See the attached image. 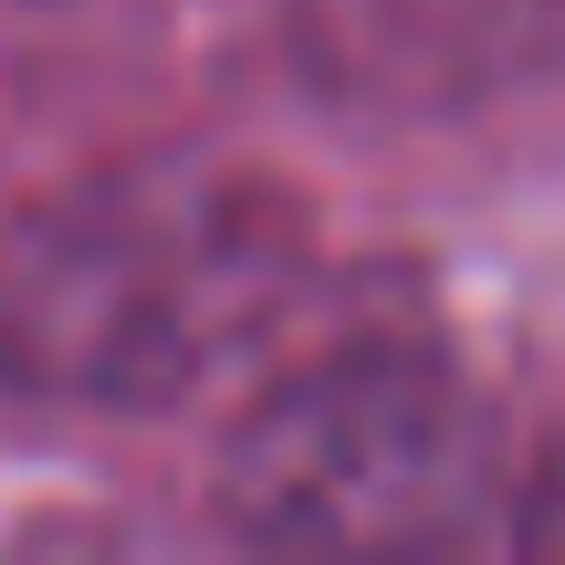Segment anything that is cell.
Masks as SVG:
<instances>
[{"label":"cell","mask_w":565,"mask_h":565,"mask_svg":"<svg viewBox=\"0 0 565 565\" xmlns=\"http://www.w3.org/2000/svg\"><path fill=\"white\" fill-rule=\"evenodd\" d=\"M513 534H524L534 555H565V450L524 482V513H513Z\"/></svg>","instance_id":"obj_4"},{"label":"cell","mask_w":565,"mask_h":565,"mask_svg":"<svg viewBox=\"0 0 565 565\" xmlns=\"http://www.w3.org/2000/svg\"><path fill=\"white\" fill-rule=\"evenodd\" d=\"M294 294V210L210 158H126L0 242V366L74 408L210 387Z\"/></svg>","instance_id":"obj_1"},{"label":"cell","mask_w":565,"mask_h":565,"mask_svg":"<svg viewBox=\"0 0 565 565\" xmlns=\"http://www.w3.org/2000/svg\"><path fill=\"white\" fill-rule=\"evenodd\" d=\"M492 492V429L419 345H335L282 377L221 450V503L252 545L429 555L471 545Z\"/></svg>","instance_id":"obj_2"},{"label":"cell","mask_w":565,"mask_h":565,"mask_svg":"<svg viewBox=\"0 0 565 565\" xmlns=\"http://www.w3.org/2000/svg\"><path fill=\"white\" fill-rule=\"evenodd\" d=\"M294 63L356 116H461L545 74L565 0H282Z\"/></svg>","instance_id":"obj_3"}]
</instances>
